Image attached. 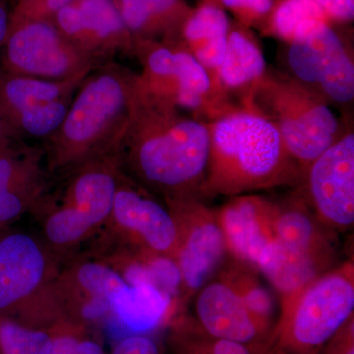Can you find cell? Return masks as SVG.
Wrapping results in <instances>:
<instances>
[{"label": "cell", "mask_w": 354, "mask_h": 354, "mask_svg": "<svg viewBox=\"0 0 354 354\" xmlns=\"http://www.w3.org/2000/svg\"><path fill=\"white\" fill-rule=\"evenodd\" d=\"M53 22L95 66L134 46L114 0H73L58 11Z\"/></svg>", "instance_id": "cell-13"}, {"label": "cell", "mask_w": 354, "mask_h": 354, "mask_svg": "<svg viewBox=\"0 0 354 354\" xmlns=\"http://www.w3.org/2000/svg\"><path fill=\"white\" fill-rule=\"evenodd\" d=\"M196 314L197 323L205 332L253 349L262 346L270 334L225 281L203 286L196 300Z\"/></svg>", "instance_id": "cell-16"}, {"label": "cell", "mask_w": 354, "mask_h": 354, "mask_svg": "<svg viewBox=\"0 0 354 354\" xmlns=\"http://www.w3.org/2000/svg\"><path fill=\"white\" fill-rule=\"evenodd\" d=\"M325 15L316 0H286L274 13V29L281 38L290 41L298 26L309 20L324 21Z\"/></svg>", "instance_id": "cell-30"}, {"label": "cell", "mask_w": 354, "mask_h": 354, "mask_svg": "<svg viewBox=\"0 0 354 354\" xmlns=\"http://www.w3.org/2000/svg\"><path fill=\"white\" fill-rule=\"evenodd\" d=\"M0 76H1V72H0Z\"/></svg>", "instance_id": "cell-39"}, {"label": "cell", "mask_w": 354, "mask_h": 354, "mask_svg": "<svg viewBox=\"0 0 354 354\" xmlns=\"http://www.w3.org/2000/svg\"><path fill=\"white\" fill-rule=\"evenodd\" d=\"M290 41L288 65L300 81L319 86L332 101H353V62L329 26L323 20L306 21Z\"/></svg>", "instance_id": "cell-10"}, {"label": "cell", "mask_w": 354, "mask_h": 354, "mask_svg": "<svg viewBox=\"0 0 354 354\" xmlns=\"http://www.w3.org/2000/svg\"><path fill=\"white\" fill-rule=\"evenodd\" d=\"M225 6L232 8H249L254 12L265 14L271 9L272 0H221Z\"/></svg>", "instance_id": "cell-36"}, {"label": "cell", "mask_w": 354, "mask_h": 354, "mask_svg": "<svg viewBox=\"0 0 354 354\" xmlns=\"http://www.w3.org/2000/svg\"><path fill=\"white\" fill-rule=\"evenodd\" d=\"M259 88L260 113L276 125L290 157L307 171L339 139L334 113L300 83L267 79Z\"/></svg>", "instance_id": "cell-7"}, {"label": "cell", "mask_w": 354, "mask_h": 354, "mask_svg": "<svg viewBox=\"0 0 354 354\" xmlns=\"http://www.w3.org/2000/svg\"><path fill=\"white\" fill-rule=\"evenodd\" d=\"M50 348L48 354H81V339L91 330L86 326L64 318L48 328Z\"/></svg>", "instance_id": "cell-32"}, {"label": "cell", "mask_w": 354, "mask_h": 354, "mask_svg": "<svg viewBox=\"0 0 354 354\" xmlns=\"http://www.w3.org/2000/svg\"><path fill=\"white\" fill-rule=\"evenodd\" d=\"M111 354H165L155 339L149 335H129L118 341Z\"/></svg>", "instance_id": "cell-33"}, {"label": "cell", "mask_w": 354, "mask_h": 354, "mask_svg": "<svg viewBox=\"0 0 354 354\" xmlns=\"http://www.w3.org/2000/svg\"><path fill=\"white\" fill-rule=\"evenodd\" d=\"M178 95L177 108H201L211 92L212 80L209 72L187 50H176Z\"/></svg>", "instance_id": "cell-27"}, {"label": "cell", "mask_w": 354, "mask_h": 354, "mask_svg": "<svg viewBox=\"0 0 354 354\" xmlns=\"http://www.w3.org/2000/svg\"><path fill=\"white\" fill-rule=\"evenodd\" d=\"M211 148L202 189L213 195L239 196L290 183L297 162L278 128L257 111H234L209 125Z\"/></svg>", "instance_id": "cell-3"}, {"label": "cell", "mask_w": 354, "mask_h": 354, "mask_svg": "<svg viewBox=\"0 0 354 354\" xmlns=\"http://www.w3.org/2000/svg\"><path fill=\"white\" fill-rule=\"evenodd\" d=\"M86 76L68 80H46L1 74L0 116L3 118L22 109L72 97Z\"/></svg>", "instance_id": "cell-20"}, {"label": "cell", "mask_w": 354, "mask_h": 354, "mask_svg": "<svg viewBox=\"0 0 354 354\" xmlns=\"http://www.w3.org/2000/svg\"><path fill=\"white\" fill-rule=\"evenodd\" d=\"M93 241L92 252L122 250L174 260L178 228L169 207L120 171L111 216Z\"/></svg>", "instance_id": "cell-8"}, {"label": "cell", "mask_w": 354, "mask_h": 354, "mask_svg": "<svg viewBox=\"0 0 354 354\" xmlns=\"http://www.w3.org/2000/svg\"><path fill=\"white\" fill-rule=\"evenodd\" d=\"M228 20L218 7H201L186 23L184 36L191 55L207 71H218L227 44Z\"/></svg>", "instance_id": "cell-21"}, {"label": "cell", "mask_w": 354, "mask_h": 354, "mask_svg": "<svg viewBox=\"0 0 354 354\" xmlns=\"http://www.w3.org/2000/svg\"><path fill=\"white\" fill-rule=\"evenodd\" d=\"M120 177L115 158L108 153L51 178L31 214L41 241L60 259L94 239L106 225Z\"/></svg>", "instance_id": "cell-4"}, {"label": "cell", "mask_w": 354, "mask_h": 354, "mask_svg": "<svg viewBox=\"0 0 354 354\" xmlns=\"http://www.w3.org/2000/svg\"><path fill=\"white\" fill-rule=\"evenodd\" d=\"M169 325L172 354H255L251 346L213 337L187 319L176 318Z\"/></svg>", "instance_id": "cell-24"}, {"label": "cell", "mask_w": 354, "mask_h": 354, "mask_svg": "<svg viewBox=\"0 0 354 354\" xmlns=\"http://www.w3.org/2000/svg\"><path fill=\"white\" fill-rule=\"evenodd\" d=\"M13 138H18V137L15 136L11 128L7 125L6 120L0 116V147Z\"/></svg>", "instance_id": "cell-38"}, {"label": "cell", "mask_w": 354, "mask_h": 354, "mask_svg": "<svg viewBox=\"0 0 354 354\" xmlns=\"http://www.w3.org/2000/svg\"><path fill=\"white\" fill-rule=\"evenodd\" d=\"M177 109L137 82L127 127L113 152L125 176L165 201L192 197L203 187L211 148L209 125Z\"/></svg>", "instance_id": "cell-1"}, {"label": "cell", "mask_w": 354, "mask_h": 354, "mask_svg": "<svg viewBox=\"0 0 354 354\" xmlns=\"http://www.w3.org/2000/svg\"><path fill=\"white\" fill-rule=\"evenodd\" d=\"M264 55L250 39L239 32L227 36V48L216 71L218 80L227 88H241L262 78Z\"/></svg>", "instance_id": "cell-23"}, {"label": "cell", "mask_w": 354, "mask_h": 354, "mask_svg": "<svg viewBox=\"0 0 354 354\" xmlns=\"http://www.w3.org/2000/svg\"><path fill=\"white\" fill-rule=\"evenodd\" d=\"M136 83L137 76L111 62L83 79L64 122L41 143L51 177L113 153L127 127Z\"/></svg>", "instance_id": "cell-2"}, {"label": "cell", "mask_w": 354, "mask_h": 354, "mask_svg": "<svg viewBox=\"0 0 354 354\" xmlns=\"http://www.w3.org/2000/svg\"><path fill=\"white\" fill-rule=\"evenodd\" d=\"M324 354H354L353 316L339 328L323 346Z\"/></svg>", "instance_id": "cell-34"}, {"label": "cell", "mask_w": 354, "mask_h": 354, "mask_svg": "<svg viewBox=\"0 0 354 354\" xmlns=\"http://www.w3.org/2000/svg\"><path fill=\"white\" fill-rule=\"evenodd\" d=\"M125 285L108 262L88 253L60 266L51 295L62 315L92 329L108 326L111 301Z\"/></svg>", "instance_id": "cell-11"}, {"label": "cell", "mask_w": 354, "mask_h": 354, "mask_svg": "<svg viewBox=\"0 0 354 354\" xmlns=\"http://www.w3.org/2000/svg\"><path fill=\"white\" fill-rule=\"evenodd\" d=\"M10 11L7 8L6 0H0V48L6 43L9 31Z\"/></svg>", "instance_id": "cell-37"}, {"label": "cell", "mask_w": 354, "mask_h": 354, "mask_svg": "<svg viewBox=\"0 0 354 354\" xmlns=\"http://www.w3.org/2000/svg\"><path fill=\"white\" fill-rule=\"evenodd\" d=\"M277 207L256 196H236L216 214L227 250L256 268L261 253L274 239L272 221Z\"/></svg>", "instance_id": "cell-17"}, {"label": "cell", "mask_w": 354, "mask_h": 354, "mask_svg": "<svg viewBox=\"0 0 354 354\" xmlns=\"http://www.w3.org/2000/svg\"><path fill=\"white\" fill-rule=\"evenodd\" d=\"M176 218L178 243L174 261L181 276V288L188 291L206 285L227 252V242L216 214L192 197L167 201Z\"/></svg>", "instance_id": "cell-12"}, {"label": "cell", "mask_w": 354, "mask_h": 354, "mask_svg": "<svg viewBox=\"0 0 354 354\" xmlns=\"http://www.w3.org/2000/svg\"><path fill=\"white\" fill-rule=\"evenodd\" d=\"M50 342L48 329L29 327L0 315V354H48Z\"/></svg>", "instance_id": "cell-28"}, {"label": "cell", "mask_w": 354, "mask_h": 354, "mask_svg": "<svg viewBox=\"0 0 354 354\" xmlns=\"http://www.w3.org/2000/svg\"><path fill=\"white\" fill-rule=\"evenodd\" d=\"M73 0H16L9 28L30 21H53L60 9Z\"/></svg>", "instance_id": "cell-31"}, {"label": "cell", "mask_w": 354, "mask_h": 354, "mask_svg": "<svg viewBox=\"0 0 354 354\" xmlns=\"http://www.w3.org/2000/svg\"><path fill=\"white\" fill-rule=\"evenodd\" d=\"M60 266L41 239L0 230V315L38 329L64 318L51 295Z\"/></svg>", "instance_id": "cell-6"}, {"label": "cell", "mask_w": 354, "mask_h": 354, "mask_svg": "<svg viewBox=\"0 0 354 354\" xmlns=\"http://www.w3.org/2000/svg\"><path fill=\"white\" fill-rule=\"evenodd\" d=\"M353 310V266L348 264L283 298L278 324L254 353L319 354Z\"/></svg>", "instance_id": "cell-5"}, {"label": "cell", "mask_w": 354, "mask_h": 354, "mask_svg": "<svg viewBox=\"0 0 354 354\" xmlns=\"http://www.w3.org/2000/svg\"><path fill=\"white\" fill-rule=\"evenodd\" d=\"M131 34L157 31L174 17L179 0H114Z\"/></svg>", "instance_id": "cell-26"}, {"label": "cell", "mask_w": 354, "mask_h": 354, "mask_svg": "<svg viewBox=\"0 0 354 354\" xmlns=\"http://www.w3.org/2000/svg\"><path fill=\"white\" fill-rule=\"evenodd\" d=\"M50 180L41 144L13 138L0 147V230L31 213Z\"/></svg>", "instance_id": "cell-14"}, {"label": "cell", "mask_w": 354, "mask_h": 354, "mask_svg": "<svg viewBox=\"0 0 354 354\" xmlns=\"http://www.w3.org/2000/svg\"><path fill=\"white\" fill-rule=\"evenodd\" d=\"M308 189L320 218L346 228L354 223V135L341 137L309 165Z\"/></svg>", "instance_id": "cell-15"}, {"label": "cell", "mask_w": 354, "mask_h": 354, "mask_svg": "<svg viewBox=\"0 0 354 354\" xmlns=\"http://www.w3.org/2000/svg\"><path fill=\"white\" fill-rule=\"evenodd\" d=\"M324 13L339 20H353L354 0H316Z\"/></svg>", "instance_id": "cell-35"}, {"label": "cell", "mask_w": 354, "mask_h": 354, "mask_svg": "<svg viewBox=\"0 0 354 354\" xmlns=\"http://www.w3.org/2000/svg\"><path fill=\"white\" fill-rule=\"evenodd\" d=\"M73 97L16 111L3 118L18 138H50L64 122Z\"/></svg>", "instance_id": "cell-25"}, {"label": "cell", "mask_w": 354, "mask_h": 354, "mask_svg": "<svg viewBox=\"0 0 354 354\" xmlns=\"http://www.w3.org/2000/svg\"><path fill=\"white\" fill-rule=\"evenodd\" d=\"M324 265L321 261L288 248L274 239L261 253L256 268L286 298L316 279Z\"/></svg>", "instance_id": "cell-19"}, {"label": "cell", "mask_w": 354, "mask_h": 354, "mask_svg": "<svg viewBox=\"0 0 354 354\" xmlns=\"http://www.w3.org/2000/svg\"><path fill=\"white\" fill-rule=\"evenodd\" d=\"M272 230L274 239L283 245L326 264L329 245L307 212L297 208H277Z\"/></svg>", "instance_id": "cell-22"}, {"label": "cell", "mask_w": 354, "mask_h": 354, "mask_svg": "<svg viewBox=\"0 0 354 354\" xmlns=\"http://www.w3.org/2000/svg\"><path fill=\"white\" fill-rule=\"evenodd\" d=\"M176 312L174 297L157 286L127 283L114 295L106 327L120 339L129 335H148L169 325L176 319Z\"/></svg>", "instance_id": "cell-18"}, {"label": "cell", "mask_w": 354, "mask_h": 354, "mask_svg": "<svg viewBox=\"0 0 354 354\" xmlns=\"http://www.w3.org/2000/svg\"><path fill=\"white\" fill-rule=\"evenodd\" d=\"M2 48L4 74L8 75L68 80L86 76L97 67L53 21H30L9 28Z\"/></svg>", "instance_id": "cell-9"}, {"label": "cell", "mask_w": 354, "mask_h": 354, "mask_svg": "<svg viewBox=\"0 0 354 354\" xmlns=\"http://www.w3.org/2000/svg\"><path fill=\"white\" fill-rule=\"evenodd\" d=\"M225 281L236 291L248 311L271 332L274 302L269 291L245 272L230 274Z\"/></svg>", "instance_id": "cell-29"}]
</instances>
